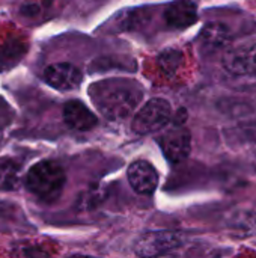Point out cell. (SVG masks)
<instances>
[{
	"label": "cell",
	"instance_id": "6da1fadb",
	"mask_svg": "<svg viewBox=\"0 0 256 258\" xmlns=\"http://www.w3.org/2000/svg\"><path fill=\"white\" fill-rule=\"evenodd\" d=\"M143 86L133 79L113 77L89 86V95L98 112L110 119L121 121L134 113L143 100Z\"/></svg>",
	"mask_w": 256,
	"mask_h": 258
},
{
	"label": "cell",
	"instance_id": "9c48e42d",
	"mask_svg": "<svg viewBox=\"0 0 256 258\" xmlns=\"http://www.w3.org/2000/svg\"><path fill=\"white\" fill-rule=\"evenodd\" d=\"M63 121L69 128L77 132L92 130L98 124L95 113L78 100H71L63 106Z\"/></svg>",
	"mask_w": 256,
	"mask_h": 258
},
{
	"label": "cell",
	"instance_id": "30bf717a",
	"mask_svg": "<svg viewBox=\"0 0 256 258\" xmlns=\"http://www.w3.org/2000/svg\"><path fill=\"white\" fill-rule=\"evenodd\" d=\"M223 65L232 74H256V44L249 48L228 53L223 59Z\"/></svg>",
	"mask_w": 256,
	"mask_h": 258
},
{
	"label": "cell",
	"instance_id": "7a4b0ae2",
	"mask_svg": "<svg viewBox=\"0 0 256 258\" xmlns=\"http://www.w3.org/2000/svg\"><path fill=\"white\" fill-rule=\"evenodd\" d=\"M66 183V174L63 168L53 162L44 160L33 165L26 175L27 189L44 201H54L60 197Z\"/></svg>",
	"mask_w": 256,
	"mask_h": 258
},
{
	"label": "cell",
	"instance_id": "ba28073f",
	"mask_svg": "<svg viewBox=\"0 0 256 258\" xmlns=\"http://www.w3.org/2000/svg\"><path fill=\"white\" fill-rule=\"evenodd\" d=\"M164 23L169 29L183 30L198 21V8L193 0H175L163 11Z\"/></svg>",
	"mask_w": 256,
	"mask_h": 258
},
{
	"label": "cell",
	"instance_id": "7c38bea8",
	"mask_svg": "<svg viewBox=\"0 0 256 258\" xmlns=\"http://www.w3.org/2000/svg\"><path fill=\"white\" fill-rule=\"evenodd\" d=\"M202 38L205 44L225 45L231 39V30L222 23H210L202 32Z\"/></svg>",
	"mask_w": 256,
	"mask_h": 258
},
{
	"label": "cell",
	"instance_id": "8fae6325",
	"mask_svg": "<svg viewBox=\"0 0 256 258\" xmlns=\"http://www.w3.org/2000/svg\"><path fill=\"white\" fill-rule=\"evenodd\" d=\"M20 181V165L14 160H0V190H14Z\"/></svg>",
	"mask_w": 256,
	"mask_h": 258
},
{
	"label": "cell",
	"instance_id": "277c9868",
	"mask_svg": "<svg viewBox=\"0 0 256 258\" xmlns=\"http://www.w3.org/2000/svg\"><path fill=\"white\" fill-rule=\"evenodd\" d=\"M181 237L172 231H146L134 243V252L140 258H160L175 251Z\"/></svg>",
	"mask_w": 256,
	"mask_h": 258
},
{
	"label": "cell",
	"instance_id": "3957f363",
	"mask_svg": "<svg viewBox=\"0 0 256 258\" xmlns=\"http://www.w3.org/2000/svg\"><path fill=\"white\" fill-rule=\"evenodd\" d=\"M172 118V106L164 98H151L134 115L131 127L137 135H151L164 128Z\"/></svg>",
	"mask_w": 256,
	"mask_h": 258
},
{
	"label": "cell",
	"instance_id": "4fadbf2b",
	"mask_svg": "<svg viewBox=\"0 0 256 258\" xmlns=\"http://www.w3.org/2000/svg\"><path fill=\"white\" fill-rule=\"evenodd\" d=\"M71 258H94V257H86V255H74V257Z\"/></svg>",
	"mask_w": 256,
	"mask_h": 258
},
{
	"label": "cell",
	"instance_id": "8992f818",
	"mask_svg": "<svg viewBox=\"0 0 256 258\" xmlns=\"http://www.w3.org/2000/svg\"><path fill=\"white\" fill-rule=\"evenodd\" d=\"M127 178L130 186L139 195H151L158 187V171L146 160H136L128 166Z\"/></svg>",
	"mask_w": 256,
	"mask_h": 258
},
{
	"label": "cell",
	"instance_id": "5b68a950",
	"mask_svg": "<svg viewBox=\"0 0 256 258\" xmlns=\"http://www.w3.org/2000/svg\"><path fill=\"white\" fill-rule=\"evenodd\" d=\"M157 142H158L164 157L169 162L180 163V162L186 160L190 156V151H192V135L181 124L174 125L172 128L163 132L160 135V138L157 139Z\"/></svg>",
	"mask_w": 256,
	"mask_h": 258
},
{
	"label": "cell",
	"instance_id": "52a82bcc",
	"mask_svg": "<svg viewBox=\"0 0 256 258\" xmlns=\"http://www.w3.org/2000/svg\"><path fill=\"white\" fill-rule=\"evenodd\" d=\"M44 80L57 91H72L80 86L83 74L72 63L57 62L45 68Z\"/></svg>",
	"mask_w": 256,
	"mask_h": 258
}]
</instances>
